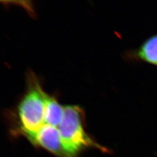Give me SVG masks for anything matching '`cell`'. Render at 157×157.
<instances>
[{
	"label": "cell",
	"mask_w": 157,
	"mask_h": 157,
	"mask_svg": "<svg viewBox=\"0 0 157 157\" xmlns=\"http://www.w3.org/2000/svg\"><path fill=\"white\" fill-rule=\"evenodd\" d=\"M84 112L77 105L64 107V115L58 129L66 157H78L85 149L94 148L102 151L107 149L90 137L85 129Z\"/></svg>",
	"instance_id": "obj_1"
},
{
	"label": "cell",
	"mask_w": 157,
	"mask_h": 157,
	"mask_svg": "<svg viewBox=\"0 0 157 157\" xmlns=\"http://www.w3.org/2000/svg\"><path fill=\"white\" fill-rule=\"evenodd\" d=\"M47 93L33 76L28 89L17 107V133L26 138L37 133L45 124L44 109Z\"/></svg>",
	"instance_id": "obj_2"
},
{
	"label": "cell",
	"mask_w": 157,
	"mask_h": 157,
	"mask_svg": "<svg viewBox=\"0 0 157 157\" xmlns=\"http://www.w3.org/2000/svg\"><path fill=\"white\" fill-rule=\"evenodd\" d=\"M34 146L40 147L59 157H66L58 129L44 124L35 134L27 138Z\"/></svg>",
	"instance_id": "obj_3"
},
{
	"label": "cell",
	"mask_w": 157,
	"mask_h": 157,
	"mask_svg": "<svg viewBox=\"0 0 157 157\" xmlns=\"http://www.w3.org/2000/svg\"><path fill=\"white\" fill-rule=\"evenodd\" d=\"M129 58L157 67V33L149 37L139 48L129 52Z\"/></svg>",
	"instance_id": "obj_4"
},
{
	"label": "cell",
	"mask_w": 157,
	"mask_h": 157,
	"mask_svg": "<svg viewBox=\"0 0 157 157\" xmlns=\"http://www.w3.org/2000/svg\"><path fill=\"white\" fill-rule=\"evenodd\" d=\"M64 115V107L56 99L47 94L44 109V122L52 126L58 128L62 122Z\"/></svg>",
	"instance_id": "obj_5"
}]
</instances>
